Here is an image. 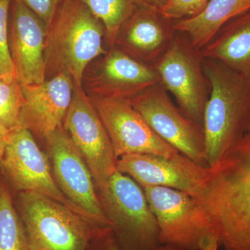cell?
<instances>
[{"instance_id": "obj_1", "label": "cell", "mask_w": 250, "mask_h": 250, "mask_svg": "<svg viewBox=\"0 0 250 250\" xmlns=\"http://www.w3.org/2000/svg\"><path fill=\"white\" fill-rule=\"evenodd\" d=\"M197 200L224 250H250V129L207 167L205 190Z\"/></svg>"}, {"instance_id": "obj_2", "label": "cell", "mask_w": 250, "mask_h": 250, "mask_svg": "<svg viewBox=\"0 0 250 250\" xmlns=\"http://www.w3.org/2000/svg\"><path fill=\"white\" fill-rule=\"evenodd\" d=\"M210 94L204 111L205 161L212 167L250 129V79L204 59Z\"/></svg>"}, {"instance_id": "obj_3", "label": "cell", "mask_w": 250, "mask_h": 250, "mask_svg": "<svg viewBox=\"0 0 250 250\" xmlns=\"http://www.w3.org/2000/svg\"><path fill=\"white\" fill-rule=\"evenodd\" d=\"M103 22L79 0H62L47 29L46 77L61 73L82 86L85 70L94 60L106 53Z\"/></svg>"}, {"instance_id": "obj_4", "label": "cell", "mask_w": 250, "mask_h": 250, "mask_svg": "<svg viewBox=\"0 0 250 250\" xmlns=\"http://www.w3.org/2000/svg\"><path fill=\"white\" fill-rule=\"evenodd\" d=\"M30 250H88L96 227L60 202L34 192L20 194Z\"/></svg>"}, {"instance_id": "obj_5", "label": "cell", "mask_w": 250, "mask_h": 250, "mask_svg": "<svg viewBox=\"0 0 250 250\" xmlns=\"http://www.w3.org/2000/svg\"><path fill=\"white\" fill-rule=\"evenodd\" d=\"M99 190L120 250H154L160 246L156 217L136 181L117 170Z\"/></svg>"}, {"instance_id": "obj_6", "label": "cell", "mask_w": 250, "mask_h": 250, "mask_svg": "<svg viewBox=\"0 0 250 250\" xmlns=\"http://www.w3.org/2000/svg\"><path fill=\"white\" fill-rule=\"evenodd\" d=\"M156 217L161 245L193 250H218V235L196 199L164 187H143Z\"/></svg>"}, {"instance_id": "obj_7", "label": "cell", "mask_w": 250, "mask_h": 250, "mask_svg": "<svg viewBox=\"0 0 250 250\" xmlns=\"http://www.w3.org/2000/svg\"><path fill=\"white\" fill-rule=\"evenodd\" d=\"M154 67L160 83L173 95L184 114L202 125L210 88L200 49L177 31L170 47Z\"/></svg>"}, {"instance_id": "obj_8", "label": "cell", "mask_w": 250, "mask_h": 250, "mask_svg": "<svg viewBox=\"0 0 250 250\" xmlns=\"http://www.w3.org/2000/svg\"><path fill=\"white\" fill-rule=\"evenodd\" d=\"M45 141L54 179L64 195L96 228L112 229L95 191L91 171L63 126Z\"/></svg>"}, {"instance_id": "obj_9", "label": "cell", "mask_w": 250, "mask_h": 250, "mask_svg": "<svg viewBox=\"0 0 250 250\" xmlns=\"http://www.w3.org/2000/svg\"><path fill=\"white\" fill-rule=\"evenodd\" d=\"M135 109L163 141L202 166L205 161L203 125L192 121L176 106L161 83L131 99Z\"/></svg>"}, {"instance_id": "obj_10", "label": "cell", "mask_w": 250, "mask_h": 250, "mask_svg": "<svg viewBox=\"0 0 250 250\" xmlns=\"http://www.w3.org/2000/svg\"><path fill=\"white\" fill-rule=\"evenodd\" d=\"M62 126L86 162L99 190L103 188L117 171V158L107 131L83 86L75 84Z\"/></svg>"}, {"instance_id": "obj_11", "label": "cell", "mask_w": 250, "mask_h": 250, "mask_svg": "<svg viewBox=\"0 0 250 250\" xmlns=\"http://www.w3.org/2000/svg\"><path fill=\"white\" fill-rule=\"evenodd\" d=\"M89 97L107 131L117 159L131 154L167 157L180 154L153 131L135 109L131 100L93 95Z\"/></svg>"}, {"instance_id": "obj_12", "label": "cell", "mask_w": 250, "mask_h": 250, "mask_svg": "<svg viewBox=\"0 0 250 250\" xmlns=\"http://www.w3.org/2000/svg\"><path fill=\"white\" fill-rule=\"evenodd\" d=\"M90 63L82 86L86 93L104 98L131 100L146 88L160 83L154 67L137 60L116 45Z\"/></svg>"}, {"instance_id": "obj_13", "label": "cell", "mask_w": 250, "mask_h": 250, "mask_svg": "<svg viewBox=\"0 0 250 250\" xmlns=\"http://www.w3.org/2000/svg\"><path fill=\"white\" fill-rule=\"evenodd\" d=\"M0 163L18 190L45 195L82 215L59 188L47 156L29 130L21 128L11 132Z\"/></svg>"}, {"instance_id": "obj_14", "label": "cell", "mask_w": 250, "mask_h": 250, "mask_svg": "<svg viewBox=\"0 0 250 250\" xmlns=\"http://www.w3.org/2000/svg\"><path fill=\"white\" fill-rule=\"evenodd\" d=\"M117 170L141 187H164L186 192L198 200L205 190L207 167L182 154L172 157L131 154L118 158Z\"/></svg>"}, {"instance_id": "obj_15", "label": "cell", "mask_w": 250, "mask_h": 250, "mask_svg": "<svg viewBox=\"0 0 250 250\" xmlns=\"http://www.w3.org/2000/svg\"><path fill=\"white\" fill-rule=\"evenodd\" d=\"M47 27L21 0L10 9L9 49L16 78L21 85L40 84L46 80Z\"/></svg>"}, {"instance_id": "obj_16", "label": "cell", "mask_w": 250, "mask_h": 250, "mask_svg": "<svg viewBox=\"0 0 250 250\" xmlns=\"http://www.w3.org/2000/svg\"><path fill=\"white\" fill-rule=\"evenodd\" d=\"M22 127L46 140L63 124L73 97V80L61 73L40 84L22 85Z\"/></svg>"}, {"instance_id": "obj_17", "label": "cell", "mask_w": 250, "mask_h": 250, "mask_svg": "<svg viewBox=\"0 0 250 250\" xmlns=\"http://www.w3.org/2000/svg\"><path fill=\"white\" fill-rule=\"evenodd\" d=\"M177 31L160 10L140 4L121 27L115 45L146 63L154 65L169 48Z\"/></svg>"}, {"instance_id": "obj_18", "label": "cell", "mask_w": 250, "mask_h": 250, "mask_svg": "<svg viewBox=\"0 0 250 250\" xmlns=\"http://www.w3.org/2000/svg\"><path fill=\"white\" fill-rule=\"evenodd\" d=\"M200 52L250 79V10L224 24Z\"/></svg>"}, {"instance_id": "obj_19", "label": "cell", "mask_w": 250, "mask_h": 250, "mask_svg": "<svg viewBox=\"0 0 250 250\" xmlns=\"http://www.w3.org/2000/svg\"><path fill=\"white\" fill-rule=\"evenodd\" d=\"M250 10V0H209L201 13L194 17L174 21L173 27L200 50L224 24Z\"/></svg>"}, {"instance_id": "obj_20", "label": "cell", "mask_w": 250, "mask_h": 250, "mask_svg": "<svg viewBox=\"0 0 250 250\" xmlns=\"http://www.w3.org/2000/svg\"><path fill=\"white\" fill-rule=\"evenodd\" d=\"M103 22L108 48L115 45L123 24L137 9L140 0H79Z\"/></svg>"}, {"instance_id": "obj_21", "label": "cell", "mask_w": 250, "mask_h": 250, "mask_svg": "<svg viewBox=\"0 0 250 250\" xmlns=\"http://www.w3.org/2000/svg\"><path fill=\"white\" fill-rule=\"evenodd\" d=\"M0 250H30L22 219L4 184L0 185Z\"/></svg>"}, {"instance_id": "obj_22", "label": "cell", "mask_w": 250, "mask_h": 250, "mask_svg": "<svg viewBox=\"0 0 250 250\" xmlns=\"http://www.w3.org/2000/svg\"><path fill=\"white\" fill-rule=\"evenodd\" d=\"M24 104L22 85L17 79L0 80V123L11 131L21 129Z\"/></svg>"}, {"instance_id": "obj_23", "label": "cell", "mask_w": 250, "mask_h": 250, "mask_svg": "<svg viewBox=\"0 0 250 250\" xmlns=\"http://www.w3.org/2000/svg\"><path fill=\"white\" fill-rule=\"evenodd\" d=\"M13 0H0V75L3 80L11 81L16 78L9 43L10 9Z\"/></svg>"}, {"instance_id": "obj_24", "label": "cell", "mask_w": 250, "mask_h": 250, "mask_svg": "<svg viewBox=\"0 0 250 250\" xmlns=\"http://www.w3.org/2000/svg\"><path fill=\"white\" fill-rule=\"evenodd\" d=\"M209 0H167L160 10L170 21H177L194 17L201 13Z\"/></svg>"}, {"instance_id": "obj_25", "label": "cell", "mask_w": 250, "mask_h": 250, "mask_svg": "<svg viewBox=\"0 0 250 250\" xmlns=\"http://www.w3.org/2000/svg\"><path fill=\"white\" fill-rule=\"evenodd\" d=\"M45 22L47 29L52 24L62 0H21Z\"/></svg>"}, {"instance_id": "obj_26", "label": "cell", "mask_w": 250, "mask_h": 250, "mask_svg": "<svg viewBox=\"0 0 250 250\" xmlns=\"http://www.w3.org/2000/svg\"><path fill=\"white\" fill-rule=\"evenodd\" d=\"M88 250H120L112 229H97Z\"/></svg>"}, {"instance_id": "obj_27", "label": "cell", "mask_w": 250, "mask_h": 250, "mask_svg": "<svg viewBox=\"0 0 250 250\" xmlns=\"http://www.w3.org/2000/svg\"><path fill=\"white\" fill-rule=\"evenodd\" d=\"M12 131L6 129L4 126L0 123V159L4 152L5 147L9 141L10 136Z\"/></svg>"}, {"instance_id": "obj_28", "label": "cell", "mask_w": 250, "mask_h": 250, "mask_svg": "<svg viewBox=\"0 0 250 250\" xmlns=\"http://www.w3.org/2000/svg\"><path fill=\"white\" fill-rule=\"evenodd\" d=\"M167 1V0H140V4L147 5L156 9L161 10Z\"/></svg>"}, {"instance_id": "obj_29", "label": "cell", "mask_w": 250, "mask_h": 250, "mask_svg": "<svg viewBox=\"0 0 250 250\" xmlns=\"http://www.w3.org/2000/svg\"><path fill=\"white\" fill-rule=\"evenodd\" d=\"M193 250L188 249H184V248H176V247H172L167 246V245H160L156 250Z\"/></svg>"}, {"instance_id": "obj_30", "label": "cell", "mask_w": 250, "mask_h": 250, "mask_svg": "<svg viewBox=\"0 0 250 250\" xmlns=\"http://www.w3.org/2000/svg\"><path fill=\"white\" fill-rule=\"evenodd\" d=\"M1 79H2V78H1V75H0V80H1Z\"/></svg>"}]
</instances>
